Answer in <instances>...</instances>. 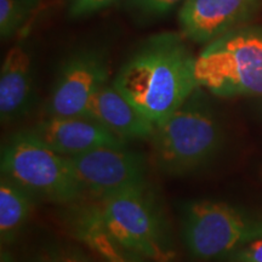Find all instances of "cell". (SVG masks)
Masks as SVG:
<instances>
[{"label": "cell", "instance_id": "obj_19", "mask_svg": "<svg viewBox=\"0 0 262 262\" xmlns=\"http://www.w3.org/2000/svg\"><path fill=\"white\" fill-rule=\"evenodd\" d=\"M134 256L135 257L129 258L130 262H153V261H149V260H147V258H143V257L140 258V256H137V255H134Z\"/></svg>", "mask_w": 262, "mask_h": 262}, {"label": "cell", "instance_id": "obj_5", "mask_svg": "<svg viewBox=\"0 0 262 262\" xmlns=\"http://www.w3.org/2000/svg\"><path fill=\"white\" fill-rule=\"evenodd\" d=\"M195 78L215 96H262V26H242L206 44Z\"/></svg>", "mask_w": 262, "mask_h": 262}, {"label": "cell", "instance_id": "obj_12", "mask_svg": "<svg viewBox=\"0 0 262 262\" xmlns=\"http://www.w3.org/2000/svg\"><path fill=\"white\" fill-rule=\"evenodd\" d=\"M85 116L96 120L122 140H148L156 125L112 84L98 89L88 104Z\"/></svg>", "mask_w": 262, "mask_h": 262}, {"label": "cell", "instance_id": "obj_16", "mask_svg": "<svg viewBox=\"0 0 262 262\" xmlns=\"http://www.w3.org/2000/svg\"><path fill=\"white\" fill-rule=\"evenodd\" d=\"M181 2L185 0H129V4L139 14L155 17L168 14Z\"/></svg>", "mask_w": 262, "mask_h": 262}, {"label": "cell", "instance_id": "obj_14", "mask_svg": "<svg viewBox=\"0 0 262 262\" xmlns=\"http://www.w3.org/2000/svg\"><path fill=\"white\" fill-rule=\"evenodd\" d=\"M40 0H0V35L4 40L15 37L37 9Z\"/></svg>", "mask_w": 262, "mask_h": 262}, {"label": "cell", "instance_id": "obj_4", "mask_svg": "<svg viewBox=\"0 0 262 262\" xmlns=\"http://www.w3.org/2000/svg\"><path fill=\"white\" fill-rule=\"evenodd\" d=\"M0 168L2 176L34 199L72 204L84 196L70 157L55 152L31 129L6 139L2 147Z\"/></svg>", "mask_w": 262, "mask_h": 262}, {"label": "cell", "instance_id": "obj_3", "mask_svg": "<svg viewBox=\"0 0 262 262\" xmlns=\"http://www.w3.org/2000/svg\"><path fill=\"white\" fill-rule=\"evenodd\" d=\"M150 140L157 166L166 175H188L210 162L224 136L204 89L196 88L181 107L156 126Z\"/></svg>", "mask_w": 262, "mask_h": 262}, {"label": "cell", "instance_id": "obj_13", "mask_svg": "<svg viewBox=\"0 0 262 262\" xmlns=\"http://www.w3.org/2000/svg\"><path fill=\"white\" fill-rule=\"evenodd\" d=\"M34 198L5 176L0 179V238L3 244L15 242L31 216Z\"/></svg>", "mask_w": 262, "mask_h": 262}, {"label": "cell", "instance_id": "obj_10", "mask_svg": "<svg viewBox=\"0 0 262 262\" xmlns=\"http://www.w3.org/2000/svg\"><path fill=\"white\" fill-rule=\"evenodd\" d=\"M42 142L66 157L101 147H126L127 142L86 116L49 117L31 129Z\"/></svg>", "mask_w": 262, "mask_h": 262}, {"label": "cell", "instance_id": "obj_20", "mask_svg": "<svg viewBox=\"0 0 262 262\" xmlns=\"http://www.w3.org/2000/svg\"><path fill=\"white\" fill-rule=\"evenodd\" d=\"M124 262H130V260H129V257H126V260L124 261Z\"/></svg>", "mask_w": 262, "mask_h": 262}, {"label": "cell", "instance_id": "obj_1", "mask_svg": "<svg viewBox=\"0 0 262 262\" xmlns=\"http://www.w3.org/2000/svg\"><path fill=\"white\" fill-rule=\"evenodd\" d=\"M178 33H159L137 47L113 85L155 125L166 120L199 88L195 56Z\"/></svg>", "mask_w": 262, "mask_h": 262}, {"label": "cell", "instance_id": "obj_18", "mask_svg": "<svg viewBox=\"0 0 262 262\" xmlns=\"http://www.w3.org/2000/svg\"><path fill=\"white\" fill-rule=\"evenodd\" d=\"M116 2L117 0H70L68 12L73 18L84 17L100 11Z\"/></svg>", "mask_w": 262, "mask_h": 262}, {"label": "cell", "instance_id": "obj_15", "mask_svg": "<svg viewBox=\"0 0 262 262\" xmlns=\"http://www.w3.org/2000/svg\"><path fill=\"white\" fill-rule=\"evenodd\" d=\"M24 262H91L78 249L61 244L45 245L28 255Z\"/></svg>", "mask_w": 262, "mask_h": 262}, {"label": "cell", "instance_id": "obj_11", "mask_svg": "<svg viewBox=\"0 0 262 262\" xmlns=\"http://www.w3.org/2000/svg\"><path fill=\"white\" fill-rule=\"evenodd\" d=\"M35 102L34 66L25 44L8 51L0 70V118L4 124L14 123L31 112Z\"/></svg>", "mask_w": 262, "mask_h": 262}, {"label": "cell", "instance_id": "obj_8", "mask_svg": "<svg viewBox=\"0 0 262 262\" xmlns=\"http://www.w3.org/2000/svg\"><path fill=\"white\" fill-rule=\"evenodd\" d=\"M108 57L102 49L73 52L62 64L48 102L49 117L85 116L95 93L107 84Z\"/></svg>", "mask_w": 262, "mask_h": 262}, {"label": "cell", "instance_id": "obj_2", "mask_svg": "<svg viewBox=\"0 0 262 262\" xmlns=\"http://www.w3.org/2000/svg\"><path fill=\"white\" fill-rule=\"evenodd\" d=\"M94 209L107 234L130 255L153 262L175 258L168 221L149 182L104 196Z\"/></svg>", "mask_w": 262, "mask_h": 262}, {"label": "cell", "instance_id": "obj_9", "mask_svg": "<svg viewBox=\"0 0 262 262\" xmlns=\"http://www.w3.org/2000/svg\"><path fill=\"white\" fill-rule=\"evenodd\" d=\"M262 0H185L179 22L186 39L209 44L226 33L248 25Z\"/></svg>", "mask_w": 262, "mask_h": 262}, {"label": "cell", "instance_id": "obj_17", "mask_svg": "<svg viewBox=\"0 0 262 262\" xmlns=\"http://www.w3.org/2000/svg\"><path fill=\"white\" fill-rule=\"evenodd\" d=\"M227 262H262V238L235 249L225 257Z\"/></svg>", "mask_w": 262, "mask_h": 262}, {"label": "cell", "instance_id": "obj_6", "mask_svg": "<svg viewBox=\"0 0 262 262\" xmlns=\"http://www.w3.org/2000/svg\"><path fill=\"white\" fill-rule=\"evenodd\" d=\"M183 242L198 260L225 258L242 245L262 238V216L214 201H193L183 208Z\"/></svg>", "mask_w": 262, "mask_h": 262}, {"label": "cell", "instance_id": "obj_7", "mask_svg": "<svg viewBox=\"0 0 262 262\" xmlns=\"http://www.w3.org/2000/svg\"><path fill=\"white\" fill-rule=\"evenodd\" d=\"M70 158L83 194L95 201L149 182L145 156L127 147H101Z\"/></svg>", "mask_w": 262, "mask_h": 262}]
</instances>
